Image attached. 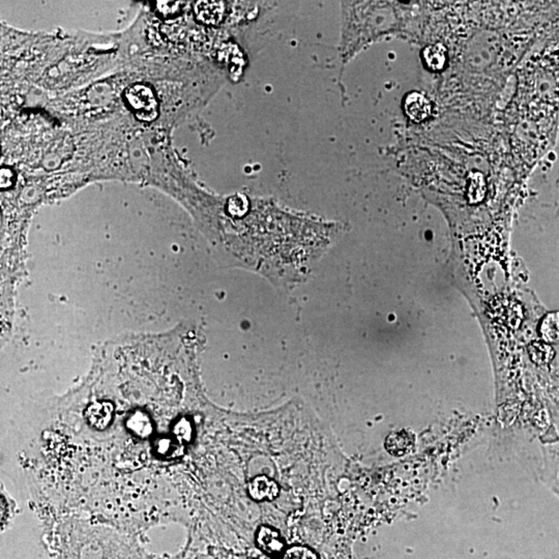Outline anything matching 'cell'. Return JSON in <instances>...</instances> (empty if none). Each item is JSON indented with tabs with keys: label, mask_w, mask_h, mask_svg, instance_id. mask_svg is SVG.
I'll use <instances>...</instances> for the list:
<instances>
[{
	"label": "cell",
	"mask_w": 559,
	"mask_h": 559,
	"mask_svg": "<svg viewBox=\"0 0 559 559\" xmlns=\"http://www.w3.org/2000/svg\"><path fill=\"white\" fill-rule=\"evenodd\" d=\"M125 98L136 119L141 121H155L157 117V102L153 89L143 84H136L126 90Z\"/></svg>",
	"instance_id": "obj_1"
},
{
	"label": "cell",
	"mask_w": 559,
	"mask_h": 559,
	"mask_svg": "<svg viewBox=\"0 0 559 559\" xmlns=\"http://www.w3.org/2000/svg\"><path fill=\"white\" fill-rule=\"evenodd\" d=\"M415 442V436L411 431H395L386 437V447L388 453L401 457L413 451Z\"/></svg>",
	"instance_id": "obj_2"
},
{
	"label": "cell",
	"mask_w": 559,
	"mask_h": 559,
	"mask_svg": "<svg viewBox=\"0 0 559 559\" xmlns=\"http://www.w3.org/2000/svg\"><path fill=\"white\" fill-rule=\"evenodd\" d=\"M279 486L268 476H260L253 479L249 485V493L257 501H270L279 495Z\"/></svg>",
	"instance_id": "obj_3"
},
{
	"label": "cell",
	"mask_w": 559,
	"mask_h": 559,
	"mask_svg": "<svg viewBox=\"0 0 559 559\" xmlns=\"http://www.w3.org/2000/svg\"><path fill=\"white\" fill-rule=\"evenodd\" d=\"M257 544L260 549L270 556H277L284 549V542L276 529L261 526L257 533Z\"/></svg>",
	"instance_id": "obj_4"
},
{
	"label": "cell",
	"mask_w": 559,
	"mask_h": 559,
	"mask_svg": "<svg viewBox=\"0 0 559 559\" xmlns=\"http://www.w3.org/2000/svg\"><path fill=\"white\" fill-rule=\"evenodd\" d=\"M86 418L94 428H106L113 418V405L110 402L94 403L86 411Z\"/></svg>",
	"instance_id": "obj_5"
},
{
	"label": "cell",
	"mask_w": 559,
	"mask_h": 559,
	"mask_svg": "<svg viewBox=\"0 0 559 559\" xmlns=\"http://www.w3.org/2000/svg\"><path fill=\"white\" fill-rule=\"evenodd\" d=\"M224 12L222 2L200 1L196 6V14L199 20L207 24H216L221 21Z\"/></svg>",
	"instance_id": "obj_6"
},
{
	"label": "cell",
	"mask_w": 559,
	"mask_h": 559,
	"mask_svg": "<svg viewBox=\"0 0 559 559\" xmlns=\"http://www.w3.org/2000/svg\"><path fill=\"white\" fill-rule=\"evenodd\" d=\"M407 114L415 121H424L431 112L428 101L422 94H413L406 101Z\"/></svg>",
	"instance_id": "obj_7"
},
{
	"label": "cell",
	"mask_w": 559,
	"mask_h": 559,
	"mask_svg": "<svg viewBox=\"0 0 559 559\" xmlns=\"http://www.w3.org/2000/svg\"><path fill=\"white\" fill-rule=\"evenodd\" d=\"M540 333L547 344H559V312L546 315L542 320Z\"/></svg>",
	"instance_id": "obj_8"
},
{
	"label": "cell",
	"mask_w": 559,
	"mask_h": 559,
	"mask_svg": "<svg viewBox=\"0 0 559 559\" xmlns=\"http://www.w3.org/2000/svg\"><path fill=\"white\" fill-rule=\"evenodd\" d=\"M531 359L539 365L550 363L554 357V350L551 346L544 342H533L529 347Z\"/></svg>",
	"instance_id": "obj_9"
},
{
	"label": "cell",
	"mask_w": 559,
	"mask_h": 559,
	"mask_svg": "<svg viewBox=\"0 0 559 559\" xmlns=\"http://www.w3.org/2000/svg\"><path fill=\"white\" fill-rule=\"evenodd\" d=\"M424 60H426L429 68L439 70L445 66V60H447L445 48L440 45L428 48L424 52Z\"/></svg>",
	"instance_id": "obj_10"
},
{
	"label": "cell",
	"mask_w": 559,
	"mask_h": 559,
	"mask_svg": "<svg viewBox=\"0 0 559 559\" xmlns=\"http://www.w3.org/2000/svg\"><path fill=\"white\" fill-rule=\"evenodd\" d=\"M284 559H318V558L309 548L295 546L286 551Z\"/></svg>",
	"instance_id": "obj_11"
},
{
	"label": "cell",
	"mask_w": 559,
	"mask_h": 559,
	"mask_svg": "<svg viewBox=\"0 0 559 559\" xmlns=\"http://www.w3.org/2000/svg\"><path fill=\"white\" fill-rule=\"evenodd\" d=\"M0 186L2 189H10L14 184L15 175L14 172L10 168H2L1 174H0Z\"/></svg>",
	"instance_id": "obj_12"
}]
</instances>
